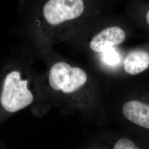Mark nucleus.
<instances>
[{"instance_id":"obj_3","label":"nucleus","mask_w":149,"mask_h":149,"mask_svg":"<svg viewBox=\"0 0 149 149\" xmlns=\"http://www.w3.org/2000/svg\"><path fill=\"white\" fill-rule=\"evenodd\" d=\"M88 76L84 70L65 61L54 63L42 80L45 100L51 99L70 108L76 104V96L85 86Z\"/></svg>"},{"instance_id":"obj_4","label":"nucleus","mask_w":149,"mask_h":149,"mask_svg":"<svg viewBox=\"0 0 149 149\" xmlns=\"http://www.w3.org/2000/svg\"><path fill=\"white\" fill-rule=\"evenodd\" d=\"M125 39V33L121 28L108 27L93 37L90 43V47L93 52L100 54L106 48L122 44Z\"/></svg>"},{"instance_id":"obj_2","label":"nucleus","mask_w":149,"mask_h":149,"mask_svg":"<svg viewBox=\"0 0 149 149\" xmlns=\"http://www.w3.org/2000/svg\"><path fill=\"white\" fill-rule=\"evenodd\" d=\"M44 101L42 80L24 67L6 75L0 92V104L7 112L15 113Z\"/></svg>"},{"instance_id":"obj_5","label":"nucleus","mask_w":149,"mask_h":149,"mask_svg":"<svg viewBox=\"0 0 149 149\" xmlns=\"http://www.w3.org/2000/svg\"><path fill=\"white\" fill-rule=\"evenodd\" d=\"M125 117L131 122L149 129V104L136 100L126 102L123 107Z\"/></svg>"},{"instance_id":"obj_7","label":"nucleus","mask_w":149,"mask_h":149,"mask_svg":"<svg viewBox=\"0 0 149 149\" xmlns=\"http://www.w3.org/2000/svg\"><path fill=\"white\" fill-rule=\"evenodd\" d=\"M113 47L106 48L100 53L102 54V58L104 63L108 65H115L119 61L118 54Z\"/></svg>"},{"instance_id":"obj_9","label":"nucleus","mask_w":149,"mask_h":149,"mask_svg":"<svg viewBox=\"0 0 149 149\" xmlns=\"http://www.w3.org/2000/svg\"><path fill=\"white\" fill-rule=\"evenodd\" d=\"M146 21L149 25V11H148V12L147 13V15H146Z\"/></svg>"},{"instance_id":"obj_8","label":"nucleus","mask_w":149,"mask_h":149,"mask_svg":"<svg viewBox=\"0 0 149 149\" xmlns=\"http://www.w3.org/2000/svg\"><path fill=\"white\" fill-rule=\"evenodd\" d=\"M113 149H139L138 147L129 139L125 138L120 139Z\"/></svg>"},{"instance_id":"obj_6","label":"nucleus","mask_w":149,"mask_h":149,"mask_svg":"<svg viewBox=\"0 0 149 149\" xmlns=\"http://www.w3.org/2000/svg\"><path fill=\"white\" fill-rule=\"evenodd\" d=\"M149 67V54L143 50H135L129 54L124 61V68L128 74H137Z\"/></svg>"},{"instance_id":"obj_1","label":"nucleus","mask_w":149,"mask_h":149,"mask_svg":"<svg viewBox=\"0 0 149 149\" xmlns=\"http://www.w3.org/2000/svg\"><path fill=\"white\" fill-rule=\"evenodd\" d=\"M85 8L84 0H47L37 17L38 31L48 42L63 41L69 37Z\"/></svg>"}]
</instances>
